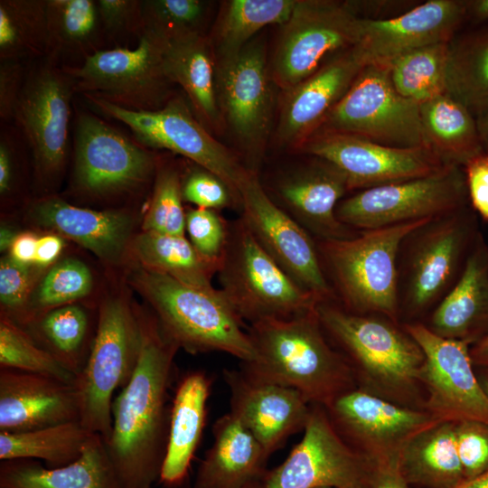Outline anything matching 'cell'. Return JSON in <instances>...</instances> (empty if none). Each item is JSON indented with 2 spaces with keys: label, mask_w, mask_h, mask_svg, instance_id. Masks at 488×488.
<instances>
[{
  "label": "cell",
  "mask_w": 488,
  "mask_h": 488,
  "mask_svg": "<svg viewBox=\"0 0 488 488\" xmlns=\"http://www.w3.org/2000/svg\"><path fill=\"white\" fill-rule=\"evenodd\" d=\"M62 239L54 234H46L38 239L34 264L45 267L52 264L61 254Z\"/></svg>",
  "instance_id": "6f0895ef"
},
{
  "label": "cell",
  "mask_w": 488,
  "mask_h": 488,
  "mask_svg": "<svg viewBox=\"0 0 488 488\" xmlns=\"http://www.w3.org/2000/svg\"><path fill=\"white\" fill-rule=\"evenodd\" d=\"M33 282L30 265L6 256L0 262V300L2 305L16 310L25 302Z\"/></svg>",
  "instance_id": "816d5d0a"
},
{
  "label": "cell",
  "mask_w": 488,
  "mask_h": 488,
  "mask_svg": "<svg viewBox=\"0 0 488 488\" xmlns=\"http://www.w3.org/2000/svg\"><path fill=\"white\" fill-rule=\"evenodd\" d=\"M361 20L351 2L296 0L290 17L280 25L269 64L276 86L286 90L332 56L355 46Z\"/></svg>",
  "instance_id": "30bf717a"
},
{
  "label": "cell",
  "mask_w": 488,
  "mask_h": 488,
  "mask_svg": "<svg viewBox=\"0 0 488 488\" xmlns=\"http://www.w3.org/2000/svg\"><path fill=\"white\" fill-rule=\"evenodd\" d=\"M217 276L221 294L249 324L302 315L323 302L299 286L272 259L240 216L230 221L228 242Z\"/></svg>",
  "instance_id": "52a82bcc"
},
{
  "label": "cell",
  "mask_w": 488,
  "mask_h": 488,
  "mask_svg": "<svg viewBox=\"0 0 488 488\" xmlns=\"http://www.w3.org/2000/svg\"><path fill=\"white\" fill-rule=\"evenodd\" d=\"M98 11L104 33L111 36L135 34L144 32L142 1L98 0Z\"/></svg>",
  "instance_id": "f907efd6"
},
{
  "label": "cell",
  "mask_w": 488,
  "mask_h": 488,
  "mask_svg": "<svg viewBox=\"0 0 488 488\" xmlns=\"http://www.w3.org/2000/svg\"><path fill=\"white\" fill-rule=\"evenodd\" d=\"M296 4V0L226 1L209 39L215 60L236 55L262 28L284 24Z\"/></svg>",
  "instance_id": "74e56055"
},
{
  "label": "cell",
  "mask_w": 488,
  "mask_h": 488,
  "mask_svg": "<svg viewBox=\"0 0 488 488\" xmlns=\"http://www.w3.org/2000/svg\"><path fill=\"white\" fill-rule=\"evenodd\" d=\"M320 130L353 134L392 147L427 148L419 104L395 89L388 66H364Z\"/></svg>",
  "instance_id": "5bb4252c"
},
{
  "label": "cell",
  "mask_w": 488,
  "mask_h": 488,
  "mask_svg": "<svg viewBox=\"0 0 488 488\" xmlns=\"http://www.w3.org/2000/svg\"><path fill=\"white\" fill-rule=\"evenodd\" d=\"M324 408L342 438L373 466L399 460L413 436L441 421L425 409L395 403L359 387L340 394Z\"/></svg>",
  "instance_id": "ac0fdd59"
},
{
  "label": "cell",
  "mask_w": 488,
  "mask_h": 488,
  "mask_svg": "<svg viewBox=\"0 0 488 488\" xmlns=\"http://www.w3.org/2000/svg\"><path fill=\"white\" fill-rule=\"evenodd\" d=\"M209 10V2L202 0L142 1L144 30L163 38L186 33H202V23Z\"/></svg>",
  "instance_id": "f6af8a7d"
},
{
  "label": "cell",
  "mask_w": 488,
  "mask_h": 488,
  "mask_svg": "<svg viewBox=\"0 0 488 488\" xmlns=\"http://www.w3.org/2000/svg\"><path fill=\"white\" fill-rule=\"evenodd\" d=\"M230 413L270 456L294 434L303 431L311 405L297 390L253 379L239 370H225Z\"/></svg>",
  "instance_id": "d4e9b609"
},
{
  "label": "cell",
  "mask_w": 488,
  "mask_h": 488,
  "mask_svg": "<svg viewBox=\"0 0 488 488\" xmlns=\"http://www.w3.org/2000/svg\"><path fill=\"white\" fill-rule=\"evenodd\" d=\"M164 39V70L173 84L184 91L197 119L211 132L221 128L216 86V61L203 33H186Z\"/></svg>",
  "instance_id": "f1b7e54d"
},
{
  "label": "cell",
  "mask_w": 488,
  "mask_h": 488,
  "mask_svg": "<svg viewBox=\"0 0 488 488\" xmlns=\"http://www.w3.org/2000/svg\"><path fill=\"white\" fill-rule=\"evenodd\" d=\"M230 221L220 211L192 208L185 211V230L195 249L204 258L221 263L229 238Z\"/></svg>",
  "instance_id": "c3c4849f"
},
{
  "label": "cell",
  "mask_w": 488,
  "mask_h": 488,
  "mask_svg": "<svg viewBox=\"0 0 488 488\" xmlns=\"http://www.w3.org/2000/svg\"><path fill=\"white\" fill-rule=\"evenodd\" d=\"M371 488H409L399 460L373 466Z\"/></svg>",
  "instance_id": "11a10c76"
},
{
  "label": "cell",
  "mask_w": 488,
  "mask_h": 488,
  "mask_svg": "<svg viewBox=\"0 0 488 488\" xmlns=\"http://www.w3.org/2000/svg\"><path fill=\"white\" fill-rule=\"evenodd\" d=\"M317 313L328 339L350 364L357 387L424 409L419 389L425 357L403 326L381 315L351 313L335 300L321 302Z\"/></svg>",
  "instance_id": "3957f363"
},
{
  "label": "cell",
  "mask_w": 488,
  "mask_h": 488,
  "mask_svg": "<svg viewBox=\"0 0 488 488\" xmlns=\"http://www.w3.org/2000/svg\"><path fill=\"white\" fill-rule=\"evenodd\" d=\"M459 488H488V472L465 482Z\"/></svg>",
  "instance_id": "be15d7a7"
},
{
  "label": "cell",
  "mask_w": 488,
  "mask_h": 488,
  "mask_svg": "<svg viewBox=\"0 0 488 488\" xmlns=\"http://www.w3.org/2000/svg\"><path fill=\"white\" fill-rule=\"evenodd\" d=\"M455 436L465 482L488 472V423H455Z\"/></svg>",
  "instance_id": "681fc988"
},
{
  "label": "cell",
  "mask_w": 488,
  "mask_h": 488,
  "mask_svg": "<svg viewBox=\"0 0 488 488\" xmlns=\"http://www.w3.org/2000/svg\"><path fill=\"white\" fill-rule=\"evenodd\" d=\"M93 433L80 420L23 432H0V460H41L48 468L80 458Z\"/></svg>",
  "instance_id": "f35d334b"
},
{
  "label": "cell",
  "mask_w": 488,
  "mask_h": 488,
  "mask_svg": "<svg viewBox=\"0 0 488 488\" xmlns=\"http://www.w3.org/2000/svg\"><path fill=\"white\" fill-rule=\"evenodd\" d=\"M38 238L29 232L16 235L11 248L10 257L17 262L31 265L34 263Z\"/></svg>",
  "instance_id": "9f6ffc18"
},
{
  "label": "cell",
  "mask_w": 488,
  "mask_h": 488,
  "mask_svg": "<svg viewBox=\"0 0 488 488\" xmlns=\"http://www.w3.org/2000/svg\"><path fill=\"white\" fill-rule=\"evenodd\" d=\"M467 20L474 23H488V0H465Z\"/></svg>",
  "instance_id": "680465c9"
},
{
  "label": "cell",
  "mask_w": 488,
  "mask_h": 488,
  "mask_svg": "<svg viewBox=\"0 0 488 488\" xmlns=\"http://www.w3.org/2000/svg\"><path fill=\"white\" fill-rule=\"evenodd\" d=\"M46 52V0H1V61L45 58Z\"/></svg>",
  "instance_id": "ab89813d"
},
{
  "label": "cell",
  "mask_w": 488,
  "mask_h": 488,
  "mask_svg": "<svg viewBox=\"0 0 488 488\" xmlns=\"http://www.w3.org/2000/svg\"><path fill=\"white\" fill-rule=\"evenodd\" d=\"M211 386L210 377L202 371L185 374L177 384L158 481L164 486L178 487L187 478L205 426Z\"/></svg>",
  "instance_id": "4dcf8cb0"
},
{
  "label": "cell",
  "mask_w": 488,
  "mask_h": 488,
  "mask_svg": "<svg viewBox=\"0 0 488 488\" xmlns=\"http://www.w3.org/2000/svg\"><path fill=\"white\" fill-rule=\"evenodd\" d=\"M215 61L221 120L245 155L247 168L258 174L275 110L266 47L255 39L236 55Z\"/></svg>",
  "instance_id": "4fadbf2b"
},
{
  "label": "cell",
  "mask_w": 488,
  "mask_h": 488,
  "mask_svg": "<svg viewBox=\"0 0 488 488\" xmlns=\"http://www.w3.org/2000/svg\"><path fill=\"white\" fill-rule=\"evenodd\" d=\"M132 280L179 349L191 353L221 352L241 362L254 359L248 326L220 289L191 286L143 267Z\"/></svg>",
  "instance_id": "8992f818"
},
{
  "label": "cell",
  "mask_w": 488,
  "mask_h": 488,
  "mask_svg": "<svg viewBox=\"0 0 488 488\" xmlns=\"http://www.w3.org/2000/svg\"><path fill=\"white\" fill-rule=\"evenodd\" d=\"M0 488H122L105 442L93 434L78 460L58 468L38 460L14 459L0 463Z\"/></svg>",
  "instance_id": "1f68e13d"
},
{
  "label": "cell",
  "mask_w": 488,
  "mask_h": 488,
  "mask_svg": "<svg viewBox=\"0 0 488 488\" xmlns=\"http://www.w3.org/2000/svg\"><path fill=\"white\" fill-rule=\"evenodd\" d=\"M427 147L444 165L464 167L485 151L476 118L448 94L419 104Z\"/></svg>",
  "instance_id": "d6a6232c"
},
{
  "label": "cell",
  "mask_w": 488,
  "mask_h": 488,
  "mask_svg": "<svg viewBox=\"0 0 488 488\" xmlns=\"http://www.w3.org/2000/svg\"><path fill=\"white\" fill-rule=\"evenodd\" d=\"M92 287V276L80 260L66 258L44 277L36 293L41 308L59 307L86 296Z\"/></svg>",
  "instance_id": "bcb514c9"
},
{
  "label": "cell",
  "mask_w": 488,
  "mask_h": 488,
  "mask_svg": "<svg viewBox=\"0 0 488 488\" xmlns=\"http://www.w3.org/2000/svg\"><path fill=\"white\" fill-rule=\"evenodd\" d=\"M182 195L198 208L241 211L240 197L220 176L196 164L182 174Z\"/></svg>",
  "instance_id": "7dc6e473"
},
{
  "label": "cell",
  "mask_w": 488,
  "mask_h": 488,
  "mask_svg": "<svg viewBox=\"0 0 488 488\" xmlns=\"http://www.w3.org/2000/svg\"><path fill=\"white\" fill-rule=\"evenodd\" d=\"M464 170L470 205L479 219L488 222V152L472 158Z\"/></svg>",
  "instance_id": "db71d44e"
},
{
  "label": "cell",
  "mask_w": 488,
  "mask_h": 488,
  "mask_svg": "<svg viewBox=\"0 0 488 488\" xmlns=\"http://www.w3.org/2000/svg\"><path fill=\"white\" fill-rule=\"evenodd\" d=\"M0 366L75 383L76 376L6 315L0 321Z\"/></svg>",
  "instance_id": "b9f144b4"
},
{
  "label": "cell",
  "mask_w": 488,
  "mask_h": 488,
  "mask_svg": "<svg viewBox=\"0 0 488 488\" xmlns=\"http://www.w3.org/2000/svg\"><path fill=\"white\" fill-rule=\"evenodd\" d=\"M47 52L45 59L58 63L63 57L83 60L99 48L104 33L93 0H46Z\"/></svg>",
  "instance_id": "d590c367"
},
{
  "label": "cell",
  "mask_w": 488,
  "mask_h": 488,
  "mask_svg": "<svg viewBox=\"0 0 488 488\" xmlns=\"http://www.w3.org/2000/svg\"><path fill=\"white\" fill-rule=\"evenodd\" d=\"M84 96L97 109L128 127L145 147L165 149L186 157L220 176L240 197L239 188L251 171L212 136L183 97L174 96L157 110L136 111L97 96Z\"/></svg>",
  "instance_id": "8fae6325"
},
{
  "label": "cell",
  "mask_w": 488,
  "mask_h": 488,
  "mask_svg": "<svg viewBox=\"0 0 488 488\" xmlns=\"http://www.w3.org/2000/svg\"><path fill=\"white\" fill-rule=\"evenodd\" d=\"M476 124L483 148L488 152V112L477 117Z\"/></svg>",
  "instance_id": "94428289"
},
{
  "label": "cell",
  "mask_w": 488,
  "mask_h": 488,
  "mask_svg": "<svg viewBox=\"0 0 488 488\" xmlns=\"http://www.w3.org/2000/svg\"><path fill=\"white\" fill-rule=\"evenodd\" d=\"M88 316L75 305L55 307L39 322V329L52 347V354L76 378L85 362L80 358L88 333Z\"/></svg>",
  "instance_id": "7bdbcfd3"
},
{
  "label": "cell",
  "mask_w": 488,
  "mask_h": 488,
  "mask_svg": "<svg viewBox=\"0 0 488 488\" xmlns=\"http://www.w3.org/2000/svg\"><path fill=\"white\" fill-rule=\"evenodd\" d=\"M470 355L475 368H488V334L471 346Z\"/></svg>",
  "instance_id": "91938a15"
},
{
  "label": "cell",
  "mask_w": 488,
  "mask_h": 488,
  "mask_svg": "<svg viewBox=\"0 0 488 488\" xmlns=\"http://www.w3.org/2000/svg\"><path fill=\"white\" fill-rule=\"evenodd\" d=\"M446 94L475 118L488 112V24L450 42Z\"/></svg>",
  "instance_id": "e575fe53"
},
{
  "label": "cell",
  "mask_w": 488,
  "mask_h": 488,
  "mask_svg": "<svg viewBox=\"0 0 488 488\" xmlns=\"http://www.w3.org/2000/svg\"><path fill=\"white\" fill-rule=\"evenodd\" d=\"M80 420L73 383L12 369L0 370V432H23Z\"/></svg>",
  "instance_id": "484cf974"
},
{
  "label": "cell",
  "mask_w": 488,
  "mask_h": 488,
  "mask_svg": "<svg viewBox=\"0 0 488 488\" xmlns=\"http://www.w3.org/2000/svg\"><path fill=\"white\" fill-rule=\"evenodd\" d=\"M403 328L424 353L420 373L426 390L424 409L441 421L488 423V395L471 359L472 345L441 337L421 322L404 324Z\"/></svg>",
  "instance_id": "e0dca14e"
},
{
  "label": "cell",
  "mask_w": 488,
  "mask_h": 488,
  "mask_svg": "<svg viewBox=\"0 0 488 488\" xmlns=\"http://www.w3.org/2000/svg\"><path fill=\"white\" fill-rule=\"evenodd\" d=\"M269 188L270 199L315 240L351 239L360 231L338 220L337 205L350 191L344 175L321 158L280 173Z\"/></svg>",
  "instance_id": "7402d4cb"
},
{
  "label": "cell",
  "mask_w": 488,
  "mask_h": 488,
  "mask_svg": "<svg viewBox=\"0 0 488 488\" xmlns=\"http://www.w3.org/2000/svg\"><path fill=\"white\" fill-rule=\"evenodd\" d=\"M179 347L158 321H143L138 361L113 400L106 448L122 488H152L159 481L168 436V390Z\"/></svg>",
  "instance_id": "6da1fadb"
},
{
  "label": "cell",
  "mask_w": 488,
  "mask_h": 488,
  "mask_svg": "<svg viewBox=\"0 0 488 488\" xmlns=\"http://www.w3.org/2000/svg\"><path fill=\"white\" fill-rule=\"evenodd\" d=\"M450 42L420 47L389 65L395 89L418 104L446 93V69Z\"/></svg>",
  "instance_id": "60d3db41"
},
{
  "label": "cell",
  "mask_w": 488,
  "mask_h": 488,
  "mask_svg": "<svg viewBox=\"0 0 488 488\" xmlns=\"http://www.w3.org/2000/svg\"><path fill=\"white\" fill-rule=\"evenodd\" d=\"M134 251L143 267L202 288H213L211 279L221 266L202 256L185 235L143 231L134 241Z\"/></svg>",
  "instance_id": "8d00e7d4"
},
{
  "label": "cell",
  "mask_w": 488,
  "mask_h": 488,
  "mask_svg": "<svg viewBox=\"0 0 488 488\" xmlns=\"http://www.w3.org/2000/svg\"><path fill=\"white\" fill-rule=\"evenodd\" d=\"M426 325L441 337L471 345L488 334V242L483 233L460 277L429 314Z\"/></svg>",
  "instance_id": "4316f807"
},
{
  "label": "cell",
  "mask_w": 488,
  "mask_h": 488,
  "mask_svg": "<svg viewBox=\"0 0 488 488\" xmlns=\"http://www.w3.org/2000/svg\"><path fill=\"white\" fill-rule=\"evenodd\" d=\"M247 332L254 359L240 370L249 377L292 388L323 407L357 387L350 364L324 333L317 308L289 319L256 322Z\"/></svg>",
  "instance_id": "7a4b0ae2"
},
{
  "label": "cell",
  "mask_w": 488,
  "mask_h": 488,
  "mask_svg": "<svg viewBox=\"0 0 488 488\" xmlns=\"http://www.w3.org/2000/svg\"><path fill=\"white\" fill-rule=\"evenodd\" d=\"M212 436L192 488H244L264 479L269 455L236 417L229 412L219 418Z\"/></svg>",
  "instance_id": "83f0119b"
},
{
  "label": "cell",
  "mask_w": 488,
  "mask_h": 488,
  "mask_svg": "<svg viewBox=\"0 0 488 488\" xmlns=\"http://www.w3.org/2000/svg\"><path fill=\"white\" fill-rule=\"evenodd\" d=\"M318 488H332V487H318Z\"/></svg>",
  "instance_id": "003e7915"
},
{
  "label": "cell",
  "mask_w": 488,
  "mask_h": 488,
  "mask_svg": "<svg viewBox=\"0 0 488 488\" xmlns=\"http://www.w3.org/2000/svg\"><path fill=\"white\" fill-rule=\"evenodd\" d=\"M303 437L277 467L267 470L264 488H368L373 465L334 428L324 407L311 405Z\"/></svg>",
  "instance_id": "2e32d148"
},
{
  "label": "cell",
  "mask_w": 488,
  "mask_h": 488,
  "mask_svg": "<svg viewBox=\"0 0 488 488\" xmlns=\"http://www.w3.org/2000/svg\"><path fill=\"white\" fill-rule=\"evenodd\" d=\"M164 39L147 30L134 49H101L77 66L62 65L75 91L136 111L162 108L174 97L163 66Z\"/></svg>",
  "instance_id": "9c48e42d"
},
{
  "label": "cell",
  "mask_w": 488,
  "mask_h": 488,
  "mask_svg": "<svg viewBox=\"0 0 488 488\" xmlns=\"http://www.w3.org/2000/svg\"><path fill=\"white\" fill-rule=\"evenodd\" d=\"M182 174L173 165L157 169L151 202L143 221L144 231L185 235Z\"/></svg>",
  "instance_id": "ee69618b"
},
{
  "label": "cell",
  "mask_w": 488,
  "mask_h": 488,
  "mask_svg": "<svg viewBox=\"0 0 488 488\" xmlns=\"http://www.w3.org/2000/svg\"><path fill=\"white\" fill-rule=\"evenodd\" d=\"M299 150L336 167L350 192L428 175L445 166L426 147H392L343 132L320 130Z\"/></svg>",
  "instance_id": "44dd1931"
},
{
  "label": "cell",
  "mask_w": 488,
  "mask_h": 488,
  "mask_svg": "<svg viewBox=\"0 0 488 488\" xmlns=\"http://www.w3.org/2000/svg\"><path fill=\"white\" fill-rule=\"evenodd\" d=\"M143 335L140 323L126 302H103L86 363L75 380L80 421L105 444L112 429L113 394L129 381L138 361Z\"/></svg>",
  "instance_id": "ba28073f"
},
{
  "label": "cell",
  "mask_w": 488,
  "mask_h": 488,
  "mask_svg": "<svg viewBox=\"0 0 488 488\" xmlns=\"http://www.w3.org/2000/svg\"><path fill=\"white\" fill-rule=\"evenodd\" d=\"M482 233L471 205L431 218L403 239L398 258L399 319L431 313L460 277Z\"/></svg>",
  "instance_id": "5b68a950"
},
{
  "label": "cell",
  "mask_w": 488,
  "mask_h": 488,
  "mask_svg": "<svg viewBox=\"0 0 488 488\" xmlns=\"http://www.w3.org/2000/svg\"><path fill=\"white\" fill-rule=\"evenodd\" d=\"M16 235L14 232L7 228L2 227L0 230V249L1 251L9 250Z\"/></svg>",
  "instance_id": "6125c7cd"
},
{
  "label": "cell",
  "mask_w": 488,
  "mask_h": 488,
  "mask_svg": "<svg viewBox=\"0 0 488 488\" xmlns=\"http://www.w3.org/2000/svg\"><path fill=\"white\" fill-rule=\"evenodd\" d=\"M73 153L74 185L92 196L136 188L155 167V157L144 145L88 112L78 114Z\"/></svg>",
  "instance_id": "ffe728a7"
},
{
  "label": "cell",
  "mask_w": 488,
  "mask_h": 488,
  "mask_svg": "<svg viewBox=\"0 0 488 488\" xmlns=\"http://www.w3.org/2000/svg\"><path fill=\"white\" fill-rule=\"evenodd\" d=\"M470 205L464 167L445 165L428 175L389 183L343 198L336 216L367 230L435 218Z\"/></svg>",
  "instance_id": "7c38bea8"
},
{
  "label": "cell",
  "mask_w": 488,
  "mask_h": 488,
  "mask_svg": "<svg viewBox=\"0 0 488 488\" xmlns=\"http://www.w3.org/2000/svg\"><path fill=\"white\" fill-rule=\"evenodd\" d=\"M74 92L72 79L57 63L43 58L27 69L14 121L45 181L55 179L66 163Z\"/></svg>",
  "instance_id": "9a60e30c"
},
{
  "label": "cell",
  "mask_w": 488,
  "mask_h": 488,
  "mask_svg": "<svg viewBox=\"0 0 488 488\" xmlns=\"http://www.w3.org/2000/svg\"><path fill=\"white\" fill-rule=\"evenodd\" d=\"M466 20L465 0H430L394 17H362L354 47L365 66L389 67L412 50L450 42Z\"/></svg>",
  "instance_id": "603a6c76"
},
{
  "label": "cell",
  "mask_w": 488,
  "mask_h": 488,
  "mask_svg": "<svg viewBox=\"0 0 488 488\" xmlns=\"http://www.w3.org/2000/svg\"><path fill=\"white\" fill-rule=\"evenodd\" d=\"M364 66L353 46L332 56L309 77L284 90L275 132L277 143L299 149L321 128Z\"/></svg>",
  "instance_id": "cb8c5ba5"
},
{
  "label": "cell",
  "mask_w": 488,
  "mask_h": 488,
  "mask_svg": "<svg viewBox=\"0 0 488 488\" xmlns=\"http://www.w3.org/2000/svg\"><path fill=\"white\" fill-rule=\"evenodd\" d=\"M244 488H264L263 480L249 483Z\"/></svg>",
  "instance_id": "03108f58"
},
{
  "label": "cell",
  "mask_w": 488,
  "mask_h": 488,
  "mask_svg": "<svg viewBox=\"0 0 488 488\" xmlns=\"http://www.w3.org/2000/svg\"><path fill=\"white\" fill-rule=\"evenodd\" d=\"M399 464L407 481L436 488H459L465 483L453 422L439 421L413 436L401 449Z\"/></svg>",
  "instance_id": "836d02e7"
},
{
  "label": "cell",
  "mask_w": 488,
  "mask_h": 488,
  "mask_svg": "<svg viewBox=\"0 0 488 488\" xmlns=\"http://www.w3.org/2000/svg\"><path fill=\"white\" fill-rule=\"evenodd\" d=\"M476 375L483 389L488 395V368H478Z\"/></svg>",
  "instance_id": "e7e4bbea"
},
{
  "label": "cell",
  "mask_w": 488,
  "mask_h": 488,
  "mask_svg": "<svg viewBox=\"0 0 488 488\" xmlns=\"http://www.w3.org/2000/svg\"><path fill=\"white\" fill-rule=\"evenodd\" d=\"M239 195L240 217L262 249L303 289L334 300L316 240L270 199L257 173L250 172Z\"/></svg>",
  "instance_id": "d6986e66"
},
{
  "label": "cell",
  "mask_w": 488,
  "mask_h": 488,
  "mask_svg": "<svg viewBox=\"0 0 488 488\" xmlns=\"http://www.w3.org/2000/svg\"><path fill=\"white\" fill-rule=\"evenodd\" d=\"M31 212L39 224L110 262L120 258L131 232V218L125 212L80 208L56 196L40 199Z\"/></svg>",
  "instance_id": "f546056e"
},
{
  "label": "cell",
  "mask_w": 488,
  "mask_h": 488,
  "mask_svg": "<svg viewBox=\"0 0 488 488\" xmlns=\"http://www.w3.org/2000/svg\"><path fill=\"white\" fill-rule=\"evenodd\" d=\"M427 220L360 230L351 239L316 240L335 302L351 313L381 315L399 324V248Z\"/></svg>",
  "instance_id": "277c9868"
},
{
  "label": "cell",
  "mask_w": 488,
  "mask_h": 488,
  "mask_svg": "<svg viewBox=\"0 0 488 488\" xmlns=\"http://www.w3.org/2000/svg\"><path fill=\"white\" fill-rule=\"evenodd\" d=\"M26 71L20 61H0V117L4 122L14 120Z\"/></svg>",
  "instance_id": "f5cc1de1"
}]
</instances>
